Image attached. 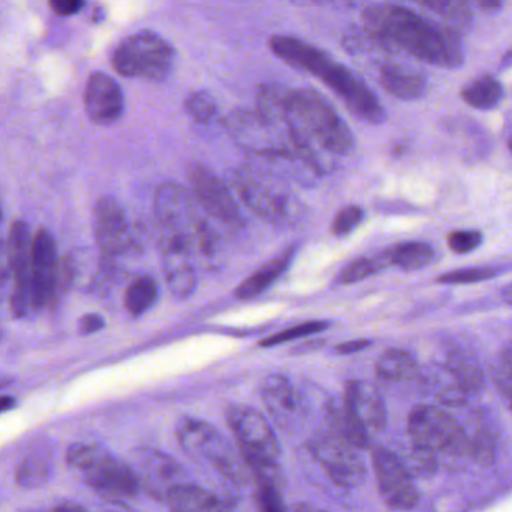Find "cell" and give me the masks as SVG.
<instances>
[{
    "instance_id": "obj_1",
    "label": "cell",
    "mask_w": 512,
    "mask_h": 512,
    "mask_svg": "<svg viewBox=\"0 0 512 512\" xmlns=\"http://www.w3.org/2000/svg\"><path fill=\"white\" fill-rule=\"evenodd\" d=\"M362 31L391 50L434 67L454 70L464 64V46L460 32L439 26L409 8L395 4H376L365 8Z\"/></svg>"
},
{
    "instance_id": "obj_2",
    "label": "cell",
    "mask_w": 512,
    "mask_h": 512,
    "mask_svg": "<svg viewBox=\"0 0 512 512\" xmlns=\"http://www.w3.org/2000/svg\"><path fill=\"white\" fill-rule=\"evenodd\" d=\"M257 112L284 125L308 145H319L329 154L344 155L355 145L352 131L323 95L314 89H290L277 83L262 85Z\"/></svg>"
},
{
    "instance_id": "obj_3",
    "label": "cell",
    "mask_w": 512,
    "mask_h": 512,
    "mask_svg": "<svg viewBox=\"0 0 512 512\" xmlns=\"http://www.w3.org/2000/svg\"><path fill=\"white\" fill-rule=\"evenodd\" d=\"M155 215L161 232L173 233L187 242L191 253L211 257L217 248V238L203 217L193 193L175 182L161 185L155 196Z\"/></svg>"
},
{
    "instance_id": "obj_4",
    "label": "cell",
    "mask_w": 512,
    "mask_h": 512,
    "mask_svg": "<svg viewBox=\"0 0 512 512\" xmlns=\"http://www.w3.org/2000/svg\"><path fill=\"white\" fill-rule=\"evenodd\" d=\"M175 61L173 47L152 32H140L125 38L112 56L113 68L121 76L154 82L167 79Z\"/></svg>"
},
{
    "instance_id": "obj_5",
    "label": "cell",
    "mask_w": 512,
    "mask_h": 512,
    "mask_svg": "<svg viewBox=\"0 0 512 512\" xmlns=\"http://www.w3.org/2000/svg\"><path fill=\"white\" fill-rule=\"evenodd\" d=\"M407 433L413 445L452 457L469 455V436L445 410L434 406H418L407 419Z\"/></svg>"
},
{
    "instance_id": "obj_6",
    "label": "cell",
    "mask_w": 512,
    "mask_h": 512,
    "mask_svg": "<svg viewBox=\"0 0 512 512\" xmlns=\"http://www.w3.org/2000/svg\"><path fill=\"white\" fill-rule=\"evenodd\" d=\"M178 437L185 451L211 461L221 475L235 484H247V466L214 427L197 419H185L179 425Z\"/></svg>"
},
{
    "instance_id": "obj_7",
    "label": "cell",
    "mask_w": 512,
    "mask_h": 512,
    "mask_svg": "<svg viewBox=\"0 0 512 512\" xmlns=\"http://www.w3.org/2000/svg\"><path fill=\"white\" fill-rule=\"evenodd\" d=\"M317 79L325 83L356 118L367 124H382L385 121V109L377 95L349 68L332 59Z\"/></svg>"
},
{
    "instance_id": "obj_8",
    "label": "cell",
    "mask_w": 512,
    "mask_h": 512,
    "mask_svg": "<svg viewBox=\"0 0 512 512\" xmlns=\"http://www.w3.org/2000/svg\"><path fill=\"white\" fill-rule=\"evenodd\" d=\"M310 451L326 475L341 488H355L364 482L367 470L355 446L335 434H317L310 440Z\"/></svg>"
},
{
    "instance_id": "obj_9",
    "label": "cell",
    "mask_w": 512,
    "mask_h": 512,
    "mask_svg": "<svg viewBox=\"0 0 512 512\" xmlns=\"http://www.w3.org/2000/svg\"><path fill=\"white\" fill-rule=\"evenodd\" d=\"M236 190L245 205L269 221H283L289 211L286 191L269 173L256 167H244L235 173Z\"/></svg>"
},
{
    "instance_id": "obj_10",
    "label": "cell",
    "mask_w": 512,
    "mask_h": 512,
    "mask_svg": "<svg viewBox=\"0 0 512 512\" xmlns=\"http://www.w3.org/2000/svg\"><path fill=\"white\" fill-rule=\"evenodd\" d=\"M373 469L380 496L389 508L412 509L418 505V490L409 470L394 452L386 448L374 449Z\"/></svg>"
},
{
    "instance_id": "obj_11",
    "label": "cell",
    "mask_w": 512,
    "mask_h": 512,
    "mask_svg": "<svg viewBox=\"0 0 512 512\" xmlns=\"http://www.w3.org/2000/svg\"><path fill=\"white\" fill-rule=\"evenodd\" d=\"M190 182L194 199L203 212L232 229L238 230L244 226V218L232 193L211 170L196 164L190 169Z\"/></svg>"
},
{
    "instance_id": "obj_12",
    "label": "cell",
    "mask_w": 512,
    "mask_h": 512,
    "mask_svg": "<svg viewBox=\"0 0 512 512\" xmlns=\"http://www.w3.org/2000/svg\"><path fill=\"white\" fill-rule=\"evenodd\" d=\"M62 284L56 242L47 230H40L32 241V301L34 308H43L58 298Z\"/></svg>"
},
{
    "instance_id": "obj_13",
    "label": "cell",
    "mask_w": 512,
    "mask_h": 512,
    "mask_svg": "<svg viewBox=\"0 0 512 512\" xmlns=\"http://www.w3.org/2000/svg\"><path fill=\"white\" fill-rule=\"evenodd\" d=\"M32 241L31 230L25 223L13 224L8 238V254L13 268L14 284L13 311L17 317L26 316L34 310L32 301Z\"/></svg>"
},
{
    "instance_id": "obj_14",
    "label": "cell",
    "mask_w": 512,
    "mask_h": 512,
    "mask_svg": "<svg viewBox=\"0 0 512 512\" xmlns=\"http://www.w3.org/2000/svg\"><path fill=\"white\" fill-rule=\"evenodd\" d=\"M88 484L106 499L116 500L133 499L140 488V478L128 464L122 463L118 458L104 452L88 469L83 470Z\"/></svg>"
},
{
    "instance_id": "obj_15",
    "label": "cell",
    "mask_w": 512,
    "mask_h": 512,
    "mask_svg": "<svg viewBox=\"0 0 512 512\" xmlns=\"http://www.w3.org/2000/svg\"><path fill=\"white\" fill-rule=\"evenodd\" d=\"M227 421L241 449L259 452L272 458H277L280 454V445L271 425L253 407L242 404L230 407Z\"/></svg>"
},
{
    "instance_id": "obj_16",
    "label": "cell",
    "mask_w": 512,
    "mask_h": 512,
    "mask_svg": "<svg viewBox=\"0 0 512 512\" xmlns=\"http://www.w3.org/2000/svg\"><path fill=\"white\" fill-rule=\"evenodd\" d=\"M161 257L167 286L176 298H188L197 286L196 269L187 242L173 233L161 232Z\"/></svg>"
},
{
    "instance_id": "obj_17",
    "label": "cell",
    "mask_w": 512,
    "mask_h": 512,
    "mask_svg": "<svg viewBox=\"0 0 512 512\" xmlns=\"http://www.w3.org/2000/svg\"><path fill=\"white\" fill-rule=\"evenodd\" d=\"M94 230L98 247L106 257L121 256L133 244L127 217L115 200H98L94 211Z\"/></svg>"
},
{
    "instance_id": "obj_18",
    "label": "cell",
    "mask_w": 512,
    "mask_h": 512,
    "mask_svg": "<svg viewBox=\"0 0 512 512\" xmlns=\"http://www.w3.org/2000/svg\"><path fill=\"white\" fill-rule=\"evenodd\" d=\"M86 113L98 125H112L124 115V94L115 80L94 74L85 92Z\"/></svg>"
},
{
    "instance_id": "obj_19",
    "label": "cell",
    "mask_w": 512,
    "mask_h": 512,
    "mask_svg": "<svg viewBox=\"0 0 512 512\" xmlns=\"http://www.w3.org/2000/svg\"><path fill=\"white\" fill-rule=\"evenodd\" d=\"M269 50L284 64L305 71L316 79L332 61L331 56L319 47L289 35H274L269 38Z\"/></svg>"
},
{
    "instance_id": "obj_20",
    "label": "cell",
    "mask_w": 512,
    "mask_h": 512,
    "mask_svg": "<svg viewBox=\"0 0 512 512\" xmlns=\"http://www.w3.org/2000/svg\"><path fill=\"white\" fill-rule=\"evenodd\" d=\"M344 406L365 428L383 430L386 410L379 391L371 383L352 380L344 392Z\"/></svg>"
},
{
    "instance_id": "obj_21",
    "label": "cell",
    "mask_w": 512,
    "mask_h": 512,
    "mask_svg": "<svg viewBox=\"0 0 512 512\" xmlns=\"http://www.w3.org/2000/svg\"><path fill=\"white\" fill-rule=\"evenodd\" d=\"M143 475L140 487H145L151 496L166 499L167 493L176 485L187 482L184 470L178 463L167 455L157 451H148L142 458Z\"/></svg>"
},
{
    "instance_id": "obj_22",
    "label": "cell",
    "mask_w": 512,
    "mask_h": 512,
    "mask_svg": "<svg viewBox=\"0 0 512 512\" xmlns=\"http://www.w3.org/2000/svg\"><path fill=\"white\" fill-rule=\"evenodd\" d=\"M262 397L269 413L281 427H290L298 418L301 400L292 383L283 376H269L262 386Z\"/></svg>"
},
{
    "instance_id": "obj_23",
    "label": "cell",
    "mask_w": 512,
    "mask_h": 512,
    "mask_svg": "<svg viewBox=\"0 0 512 512\" xmlns=\"http://www.w3.org/2000/svg\"><path fill=\"white\" fill-rule=\"evenodd\" d=\"M379 83L386 94L403 101H415L427 94V77L400 64H383Z\"/></svg>"
},
{
    "instance_id": "obj_24",
    "label": "cell",
    "mask_w": 512,
    "mask_h": 512,
    "mask_svg": "<svg viewBox=\"0 0 512 512\" xmlns=\"http://www.w3.org/2000/svg\"><path fill=\"white\" fill-rule=\"evenodd\" d=\"M167 503L176 511H224L229 509L226 500L209 493L191 482H182L167 493Z\"/></svg>"
},
{
    "instance_id": "obj_25",
    "label": "cell",
    "mask_w": 512,
    "mask_h": 512,
    "mask_svg": "<svg viewBox=\"0 0 512 512\" xmlns=\"http://www.w3.org/2000/svg\"><path fill=\"white\" fill-rule=\"evenodd\" d=\"M293 254H295V248L290 247L274 259L269 260L259 271L254 272L247 280L239 284L238 289L235 290L236 298L247 301V299L256 298L260 293L268 290L287 271L290 262H292Z\"/></svg>"
},
{
    "instance_id": "obj_26",
    "label": "cell",
    "mask_w": 512,
    "mask_h": 512,
    "mask_svg": "<svg viewBox=\"0 0 512 512\" xmlns=\"http://www.w3.org/2000/svg\"><path fill=\"white\" fill-rule=\"evenodd\" d=\"M502 83L491 76H481L467 83L461 91V98L469 107L476 110H493L502 103Z\"/></svg>"
},
{
    "instance_id": "obj_27",
    "label": "cell",
    "mask_w": 512,
    "mask_h": 512,
    "mask_svg": "<svg viewBox=\"0 0 512 512\" xmlns=\"http://www.w3.org/2000/svg\"><path fill=\"white\" fill-rule=\"evenodd\" d=\"M418 373L415 359L404 350L391 349L383 353L376 362L377 379L385 383L412 380Z\"/></svg>"
},
{
    "instance_id": "obj_28",
    "label": "cell",
    "mask_w": 512,
    "mask_h": 512,
    "mask_svg": "<svg viewBox=\"0 0 512 512\" xmlns=\"http://www.w3.org/2000/svg\"><path fill=\"white\" fill-rule=\"evenodd\" d=\"M242 460L247 466L248 472L256 479L257 487L272 488L283 493L284 475L283 470L277 464V458L268 457V455L259 454V452L241 449Z\"/></svg>"
},
{
    "instance_id": "obj_29",
    "label": "cell",
    "mask_w": 512,
    "mask_h": 512,
    "mask_svg": "<svg viewBox=\"0 0 512 512\" xmlns=\"http://www.w3.org/2000/svg\"><path fill=\"white\" fill-rule=\"evenodd\" d=\"M328 419L334 428L335 436L343 439L355 448H365L368 443L367 428L346 409L344 404H331L328 410Z\"/></svg>"
},
{
    "instance_id": "obj_30",
    "label": "cell",
    "mask_w": 512,
    "mask_h": 512,
    "mask_svg": "<svg viewBox=\"0 0 512 512\" xmlns=\"http://www.w3.org/2000/svg\"><path fill=\"white\" fill-rule=\"evenodd\" d=\"M412 2L442 17L446 26L460 34L472 25V10L467 0H412Z\"/></svg>"
},
{
    "instance_id": "obj_31",
    "label": "cell",
    "mask_w": 512,
    "mask_h": 512,
    "mask_svg": "<svg viewBox=\"0 0 512 512\" xmlns=\"http://www.w3.org/2000/svg\"><path fill=\"white\" fill-rule=\"evenodd\" d=\"M433 248L425 242H406L386 251L389 265L397 266L404 271H418L433 259Z\"/></svg>"
},
{
    "instance_id": "obj_32",
    "label": "cell",
    "mask_w": 512,
    "mask_h": 512,
    "mask_svg": "<svg viewBox=\"0 0 512 512\" xmlns=\"http://www.w3.org/2000/svg\"><path fill=\"white\" fill-rule=\"evenodd\" d=\"M157 281L149 275H140L128 286L124 304L131 316H142L157 302Z\"/></svg>"
},
{
    "instance_id": "obj_33",
    "label": "cell",
    "mask_w": 512,
    "mask_h": 512,
    "mask_svg": "<svg viewBox=\"0 0 512 512\" xmlns=\"http://www.w3.org/2000/svg\"><path fill=\"white\" fill-rule=\"evenodd\" d=\"M448 371L454 376L455 382L458 383L464 394L478 392L484 385L481 368L467 356H454L449 361Z\"/></svg>"
},
{
    "instance_id": "obj_34",
    "label": "cell",
    "mask_w": 512,
    "mask_h": 512,
    "mask_svg": "<svg viewBox=\"0 0 512 512\" xmlns=\"http://www.w3.org/2000/svg\"><path fill=\"white\" fill-rule=\"evenodd\" d=\"M389 265L388 256L385 253L377 254V256L365 257V259L356 260L343 269L340 274V283L352 284L356 281L365 280L371 275L385 269Z\"/></svg>"
},
{
    "instance_id": "obj_35",
    "label": "cell",
    "mask_w": 512,
    "mask_h": 512,
    "mask_svg": "<svg viewBox=\"0 0 512 512\" xmlns=\"http://www.w3.org/2000/svg\"><path fill=\"white\" fill-rule=\"evenodd\" d=\"M185 109L197 124H211L217 118L218 107L215 98L205 91L193 92L185 101Z\"/></svg>"
},
{
    "instance_id": "obj_36",
    "label": "cell",
    "mask_w": 512,
    "mask_h": 512,
    "mask_svg": "<svg viewBox=\"0 0 512 512\" xmlns=\"http://www.w3.org/2000/svg\"><path fill=\"white\" fill-rule=\"evenodd\" d=\"M49 466L41 458H28L17 469V484L23 488H37L49 478Z\"/></svg>"
},
{
    "instance_id": "obj_37",
    "label": "cell",
    "mask_w": 512,
    "mask_h": 512,
    "mask_svg": "<svg viewBox=\"0 0 512 512\" xmlns=\"http://www.w3.org/2000/svg\"><path fill=\"white\" fill-rule=\"evenodd\" d=\"M328 326L329 325L326 322L301 323V325L292 326V328L284 329V331L278 332V334L265 338V340L260 341L259 346H280V344L286 343V341H292L296 340V338L307 337V335H313L316 334V332H322L323 329L328 328Z\"/></svg>"
},
{
    "instance_id": "obj_38",
    "label": "cell",
    "mask_w": 512,
    "mask_h": 512,
    "mask_svg": "<svg viewBox=\"0 0 512 512\" xmlns=\"http://www.w3.org/2000/svg\"><path fill=\"white\" fill-rule=\"evenodd\" d=\"M499 274L497 268H467L460 269V271L446 272V274L440 275L437 281L442 284H470L479 283V281L490 280V278L496 277Z\"/></svg>"
},
{
    "instance_id": "obj_39",
    "label": "cell",
    "mask_w": 512,
    "mask_h": 512,
    "mask_svg": "<svg viewBox=\"0 0 512 512\" xmlns=\"http://www.w3.org/2000/svg\"><path fill=\"white\" fill-rule=\"evenodd\" d=\"M104 452L106 451L101 446L91 445V443H77V445L71 446L70 451H68L67 460L71 466L83 472L92 463H95Z\"/></svg>"
},
{
    "instance_id": "obj_40",
    "label": "cell",
    "mask_w": 512,
    "mask_h": 512,
    "mask_svg": "<svg viewBox=\"0 0 512 512\" xmlns=\"http://www.w3.org/2000/svg\"><path fill=\"white\" fill-rule=\"evenodd\" d=\"M469 455H472L473 460L478 461L482 466L493 463L496 448L490 434L478 433L472 439L469 437Z\"/></svg>"
},
{
    "instance_id": "obj_41",
    "label": "cell",
    "mask_w": 512,
    "mask_h": 512,
    "mask_svg": "<svg viewBox=\"0 0 512 512\" xmlns=\"http://www.w3.org/2000/svg\"><path fill=\"white\" fill-rule=\"evenodd\" d=\"M362 218H364V212H362L361 208H358V206H346L335 217L332 230H334L337 236L349 235L352 230H355L361 224Z\"/></svg>"
},
{
    "instance_id": "obj_42",
    "label": "cell",
    "mask_w": 512,
    "mask_h": 512,
    "mask_svg": "<svg viewBox=\"0 0 512 512\" xmlns=\"http://www.w3.org/2000/svg\"><path fill=\"white\" fill-rule=\"evenodd\" d=\"M482 244V235L476 230H457L448 236V245L455 254H467Z\"/></svg>"
},
{
    "instance_id": "obj_43",
    "label": "cell",
    "mask_w": 512,
    "mask_h": 512,
    "mask_svg": "<svg viewBox=\"0 0 512 512\" xmlns=\"http://www.w3.org/2000/svg\"><path fill=\"white\" fill-rule=\"evenodd\" d=\"M511 368H512V352L511 346H506L500 355L499 364L496 367V374H494V380H496L497 388L502 392L505 397L506 403L511 400Z\"/></svg>"
},
{
    "instance_id": "obj_44",
    "label": "cell",
    "mask_w": 512,
    "mask_h": 512,
    "mask_svg": "<svg viewBox=\"0 0 512 512\" xmlns=\"http://www.w3.org/2000/svg\"><path fill=\"white\" fill-rule=\"evenodd\" d=\"M410 463H412L413 472L418 473V475H431L436 470L434 452L419 448V446L413 445Z\"/></svg>"
},
{
    "instance_id": "obj_45",
    "label": "cell",
    "mask_w": 512,
    "mask_h": 512,
    "mask_svg": "<svg viewBox=\"0 0 512 512\" xmlns=\"http://www.w3.org/2000/svg\"><path fill=\"white\" fill-rule=\"evenodd\" d=\"M254 500H256V505L262 511L277 512L284 509L283 493L278 490H272V488L257 487Z\"/></svg>"
},
{
    "instance_id": "obj_46",
    "label": "cell",
    "mask_w": 512,
    "mask_h": 512,
    "mask_svg": "<svg viewBox=\"0 0 512 512\" xmlns=\"http://www.w3.org/2000/svg\"><path fill=\"white\" fill-rule=\"evenodd\" d=\"M83 4H85V0H50V8L53 13L62 17H70L79 13Z\"/></svg>"
},
{
    "instance_id": "obj_47",
    "label": "cell",
    "mask_w": 512,
    "mask_h": 512,
    "mask_svg": "<svg viewBox=\"0 0 512 512\" xmlns=\"http://www.w3.org/2000/svg\"><path fill=\"white\" fill-rule=\"evenodd\" d=\"M104 326V319L98 314H88V316L83 317L82 322H80V331L83 334H94V332L100 331Z\"/></svg>"
},
{
    "instance_id": "obj_48",
    "label": "cell",
    "mask_w": 512,
    "mask_h": 512,
    "mask_svg": "<svg viewBox=\"0 0 512 512\" xmlns=\"http://www.w3.org/2000/svg\"><path fill=\"white\" fill-rule=\"evenodd\" d=\"M371 341L368 340H352L346 341V343L338 344L337 353L340 355H353V353L361 352V350L367 349L370 346Z\"/></svg>"
},
{
    "instance_id": "obj_49",
    "label": "cell",
    "mask_w": 512,
    "mask_h": 512,
    "mask_svg": "<svg viewBox=\"0 0 512 512\" xmlns=\"http://www.w3.org/2000/svg\"><path fill=\"white\" fill-rule=\"evenodd\" d=\"M472 2H475L481 10L496 13V11L502 10L505 0H472Z\"/></svg>"
},
{
    "instance_id": "obj_50",
    "label": "cell",
    "mask_w": 512,
    "mask_h": 512,
    "mask_svg": "<svg viewBox=\"0 0 512 512\" xmlns=\"http://www.w3.org/2000/svg\"><path fill=\"white\" fill-rule=\"evenodd\" d=\"M16 406V400L13 397H7V395H0V413L8 412Z\"/></svg>"
},
{
    "instance_id": "obj_51",
    "label": "cell",
    "mask_w": 512,
    "mask_h": 512,
    "mask_svg": "<svg viewBox=\"0 0 512 512\" xmlns=\"http://www.w3.org/2000/svg\"><path fill=\"white\" fill-rule=\"evenodd\" d=\"M311 2H317V4H346L349 0H311Z\"/></svg>"
},
{
    "instance_id": "obj_52",
    "label": "cell",
    "mask_w": 512,
    "mask_h": 512,
    "mask_svg": "<svg viewBox=\"0 0 512 512\" xmlns=\"http://www.w3.org/2000/svg\"><path fill=\"white\" fill-rule=\"evenodd\" d=\"M56 509H58V511H67V509H70V511H82L83 508H80V506L76 505H61Z\"/></svg>"
},
{
    "instance_id": "obj_53",
    "label": "cell",
    "mask_w": 512,
    "mask_h": 512,
    "mask_svg": "<svg viewBox=\"0 0 512 512\" xmlns=\"http://www.w3.org/2000/svg\"><path fill=\"white\" fill-rule=\"evenodd\" d=\"M0 218H2V212H0Z\"/></svg>"
}]
</instances>
